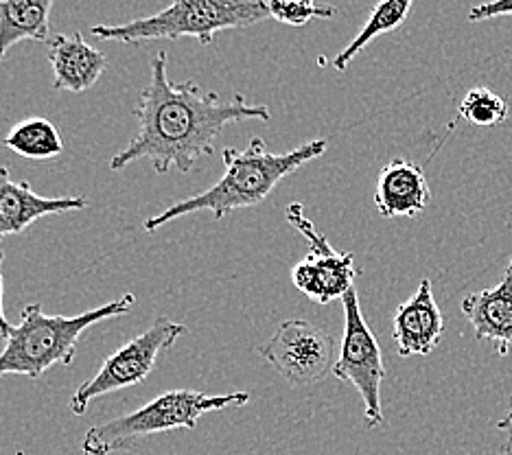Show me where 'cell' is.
<instances>
[{
  "label": "cell",
  "instance_id": "6da1fadb",
  "mask_svg": "<svg viewBox=\"0 0 512 455\" xmlns=\"http://www.w3.org/2000/svg\"><path fill=\"white\" fill-rule=\"evenodd\" d=\"M134 116L138 134L110 160L121 171L136 160H149L156 173L169 169L189 173L197 158L211 156L215 140L230 123L272 121L267 105H250L243 95L221 101L217 92L200 88L197 81L173 84L167 75V53L151 57L149 84L143 88Z\"/></svg>",
  "mask_w": 512,
  "mask_h": 455
},
{
  "label": "cell",
  "instance_id": "7a4b0ae2",
  "mask_svg": "<svg viewBox=\"0 0 512 455\" xmlns=\"http://www.w3.org/2000/svg\"><path fill=\"white\" fill-rule=\"evenodd\" d=\"M329 143L324 138L309 140L287 154H274L263 138L254 136L246 149H224V175L204 193L173 204L145 221V232L171 224L173 219L211 210L215 219L226 217L232 210L263 204L278 182L285 180L307 162L320 158Z\"/></svg>",
  "mask_w": 512,
  "mask_h": 455
},
{
  "label": "cell",
  "instance_id": "3957f363",
  "mask_svg": "<svg viewBox=\"0 0 512 455\" xmlns=\"http://www.w3.org/2000/svg\"><path fill=\"white\" fill-rule=\"evenodd\" d=\"M134 305V294H125L79 315H46L38 302L27 305L20 313V324L11 329L5 348L0 350V377L25 375L40 379L53 366H71L81 335L90 326L130 313Z\"/></svg>",
  "mask_w": 512,
  "mask_h": 455
},
{
  "label": "cell",
  "instance_id": "277c9868",
  "mask_svg": "<svg viewBox=\"0 0 512 455\" xmlns=\"http://www.w3.org/2000/svg\"><path fill=\"white\" fill-rule=\"evenodd\" d=\"M270 20L265 0H171L156 16L130 20L125 25L92 27L99 40L138 44L149 40L197 38L204 46L219 31L246 29Z\"/></svg>",
  "mask_w": 512,
  "mask_h": 455
},
{
  "label": "cell",
  "instance_id": "5b68a950",
  "mask_svg": "<svg viewBox=\"0 0 512 455\" xmlns=\"http://www.w3.org/2000/svg\"><path fill=\"white\" fill-rule=\"evenodd\" d=\"M250 392L206 394L197 390H169L156 396L141 410L90 427L81 440L84 455H110L121 449H134L138 440L173 429H195L197 420L208 412L243 407Z\"/></svg>",
  "mask_w": 512,
  "mask_h": 455
},
{
  "label": "cell",
  "instance_id": "8992f818",
  "mask_svg": "<svg viewBox=\"0 0 512 455\" xmlns=\"http://www.w3.org/2000/svg\"><path fill=\"white\" fill-rule=\"evenodd\" d=\"M186 333V326L180 322L169 320L167 315H158L147 329L136 335L134 340L123 344L119 350L103 361L95 377H90L75 390L71 396V412L75 416H84L88 405L97 396L110 394L116 390L132 388V385L143 383L149 372L156 368V361L162 350L173 348L180 337Z\"/></svg>",
  "mask_w": 512,
  "mask_h": 455
},
{
  "label": "cell",
  "instance_id": "52a82bcc",
  "mask_svg": "<svg viewBox=\"0 0 512 455\" xmlns=\"http://www.w3.org/2000/svg\"><path fill=\"white\" fill-rule=\"evenodd\" d=\"M344 307V335L340 353L333 366V375L351 383L364 401V423L368 429H377L383 423L381 410V385L386 379L381 346L375 333L370 331L368 322L359 307L357 289L353 287L342 298Z\"/></svg>",
  "mask_w": 512,
  "mask_h": 455
},
{
  "label": "cell",
  "instance_id": "ba28073f",
  "mask_svg": "<svg viewBox=\"0 0 512 455\" xmlns=\"http://www.w3.org/2000/svg\"><path fill=\"white\" fill-rule=\"evenodd\" d=\"M267 364L289 385H318L327 379L337 361L333 335L302 318L278 324L274 335L256 348Z\"/></svg>",
  "mask_w": 512,
  "mask_h": 455
},
{
  "label": "cell",
  "instance_id": "9c48e42d",
  "mask_svg": "<svg viewBox=\"0 0 512 455\" xmlns=\"http://www.w3.org/2000/svg\"><path fill=\"white\" fill-rule=\"evenodd\" d=\"M285 217L289 226L296 228L309 243V254L292 270V283L302 294L309 296L313 302H320V305H329L337 298H344V294L353 289L357 274L355 254L337 252L327 235L320 232L311 219H307L302 204H289Z\"/></svg>",
  "mask_w": 512,
  "mask_h": 455
},
{
  "label": "cell",
  "instance_id": "30bf717a",
  "mask_svg": "<svg viewBox=\"0 0 512 455\" xmlns=\"http://www.w3.org/2000/svg\"><path fill=\"white\" fill-rule=\"evenodd\" d=\"M445 333V318L434 298L432 280L423 278L421 285L399 305L392 320V337L401 357L429 355L440 344Z\"/></svg>",
  "mask_w": 512,
  "mask_h": 455
},
{
  "label": "cell",
  "instance_id": "8fae6325",
  "mask_svg": "<svg viewBox=\"0 0 512 455\" xmlns=\"http://www.w3.org/2000/svg\"><path fill=\"white\" fill-rule=\"evenodd\" d=\"M84 208H88L86 197H40L33 193L29 182L11 180L9 169L0 167V241L9 235H20L33 221L46 215H62Z\"/></svg>",
  "mask_w": 512,
  "mask_h": 455
},
{
  "label": "cell",
  "instance_id": "7c38bea8",
  "mask_svg": "<svg viewBox=\"0 0 512 455\" xmlns=\"http://www.w3.org/2000/svg\"><path fill=\"white\" fill-rule=\"evenodd\" d=\"M432 202V189L421 165L394 158L379 171L375 206L381 217H416Z\"/></svg>",
  "mask_w": 512,
  "mask_h": 455
},
{
  "label": "cell",
  "instance_id": "4fadbf2b",
  "mask_svg": "<svg viewBox=\"0 0 512 455\" xmlns=\"http://www.w3.org/2000/svg\"><path fill=\"white\" fill-rule=\"evenodd\" d=\"M460 307L477 340L495 344L497 353L506 357L512 346V259L497 287L469 294Z\"/></svg>",
  "mask_w": 512,
  "mask_h": 455
},
{
  "label": "cell",
  "instance_id": "5bb4252c",
  "mask_svg": "<svg viewBox=\"0 0 512 455\" xmlns=\"http://www.w3.org/2000/svg\"><path fill=\"white\" fill-rule=\"evenodd\" d=\"M46 44L55 90L84 92L97 84L108 66V57L88 44L79 31L73 35H53Z\"/></svg>",
  "mask_w": 512,
  "mask_h": 455
},
{
  "label": "cell",
  "instance_id": "9a60e30c",
  "mask_svg": "<svg viewBox=\"0 0 512 455\" xmlns=\"http://www.w3.org/2000/svg\"><path fill=\"white\" fill-rule=\"evenodd\" d=\"M53 0H0V66L22 40H51Z\"/></svg>",
  "mask_w": 512,
  "mask_h": 455
},
{
  "label": "cell",
  "instance_id": "2e32d148",
  "mask_svg": "<svg viewBox=\"0 0 512 455\" xmlns=\"http://www.w3.org/2000/svg\"><path fill=\"white\" fill-rule=\"evenodd\" d=\"M412 5H414V0H381V3L372 9V14L368 16L366 25L359 29L353 42L348 44L346 49H342V53H337V57L333 60V68L344 73L348 64H351L372 40H377L379 35L390 33L397 27H401L407 14H410Z\"/></svg>",
  "mask_w": 512,
  "mask_h": 455
},
{
  "label": "cell",
  "instance_id": "e0dca14e",
  "mask_svg": "<svg viewBox=\"0 0 512 455\" xmlns=\"http://www.w3.org/2000/svg\"><path fill=\"white\" fill-rule=\"evenodd\" d=\"M3 145L29 160H49L64 154L60 132L49 119H42V116H33V119L18 123L5 136Z\"/></svg>",
  "mask_w": 512,
  "mask_h": 455
},
{
  "label": "cell",
  "instance_id": "ac0fdd59",
  "mask_svg": "<svg viewBox=\"0 0 512 455\" xmlns=\"http://www.w3.org/2000/svg\"><path fill=\"white\" fill-rule=\"evenodd\" d=\"M458 112L462 119L471 125L495 127L506 121L508 103L499 97L497 92L480 86L467 92V97L462 99Z\"/></svg>",
  "mask_w": 512,
  "mask_h": 455
},
{
  "label": "cell",
  "instance_id": "d6986e66",
  "mask_svg": "<svg viewBox=\"0 0 512 455\" xmlns=\"http://www.w3.org/2000/svg\"><path fill=\"white\" fill-rule=\"evenodd\" d=\"M270 18L289 27H302L311 20H331L337 16L335 7H320L316 0H265Z\"/></svg>",
  "mask_w": 512,
  "mask_h": 455
},
{
  "label": "cell",
  "instance_id": "ffe728a7",
  "mask_svg": "<svg viewBox=\"0 0 512 455\" xmlns=\"http://www.w3.org/2000/svg\"><path fill=\"white\" fill-rule=\"evenodd\" d=\"M502 16H512V0H486V3L471 7L467 18L471 22H484Z\"/></svg>",
  "mask_w": 512,
  "mask_h": 455
},
{
  "label": "cell",
  "instance_id": "44dd1931",
  "mask_svg": "<svg viewBox=\"0 0 512 455\" xmlns=\"http://www.w3.org/2000/svg\"><path fill=\"white\" fill-rule=\"evenodd\" d=\"M497 429L504 434V445H502V455H512V396H510V407L508 414L499 420Z\"/></svg>",
  "mask_w": 512,
  "mask_h": 455
},
{
  "label": "cell",
  "instance_id": "7402d4cb",
  "mask_svg": "<svg viewBox=\"0 0 512 455\" xmlns=\"http://www.w3.org/2000/svg\"><path fill=\"white\" fill-rule=\"evenodd\" d=\"M3 261H5V252L0 250V337H3V340H7L14 326L9 324L7 315H5V307H3Z\"/></svg>",
  "mask_w": 512,
  "mask_h": 455
},
{
  "label": "cell",
  "instance_id": "603a6c76",
  "mask_svg": "<svg viewBox=\"0 0 512 455\" xmlns=\"http://www.w3.org/2000/svg\"><path fill=\"white\" fill-rule=\"evenodd\" d=\"M18 455H25V453H22V451H20V453H18Z\"/></svg>",
  "mask_w": 512,
  "mask_h": 455
}]
</instances>
